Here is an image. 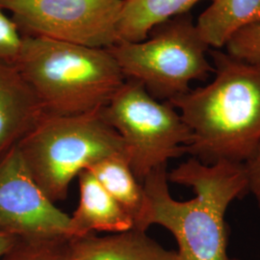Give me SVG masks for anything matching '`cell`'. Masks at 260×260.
Wrapping results in <instances>:
<instances>
[{
  "label": "cell",
  "instance_id": "d6986e66",
  "mask_svg": "<svg viewBox=\"0 0 260 260\" xmlns=\"http://www.w3.org/2000/svg\"><path fill=\"white\" fill-rule=\"evenodd\" d=\"M17 237L0 231V258L9 251L10 248L17 241Z\"/></svg>",
  "mask_w": 260,
  "mask_h": 260
},
{
  "label": "cell",
  "instance_id": "7c38bea8",
  "mask_svg": "<svg viewBox=\"0 0 260 260\" xmlns=\"http://www.w3.org/2000/svg\"><path fill=\"white\" fill-rule=\"evenodd\" d=\"M260 23V0H212L196 22L209 47L219 49L242 28Z\"/></svg>",
  "mask_w": 260,
  "mask_h": 260
},
{
  "label": "cell",
  "instance_id": "7a4b0ae2",
  "mask_svg": "<svg viewBox=\"0 0 260 260\" xmlns=\"http://www.w3.org/2000/svg\"><path fill=\"white\" fill-rule=\"evenodd\" d=\"M210 83L170 101L192 132L186 153L206 165L244 164L260 146V62L209 50Z\"/></svg>",
  "mask_w": 260,
  "mask_h": 260
},
{
  "label": "cell",
  "instance_id": "9c48e42d",
  "mask_svg": "<svg viewBox=\"0 0 260 260\" xmlns=\"http://www.w3.org/2000/svg\"><path fill=\"white\" fill-rule=\"evenodd\" d=\"M44 116L17 66L0 59V155L16 146Z\"/></svg>",
  "mask_w": 260,
  "mask_h": 260
},
{
  "label": "cell",
  "instance_id": "8992f818",
  "mask_svg": "<svg viewBox=\"0 0 260 260\" xmlns=\"http://www.w3.org/2000/svg\"><path fill=\"white\" fill-rule=\"evenodd\" d=\"M102 114L121 136L130 168L142 184L152 171L185 154L192 141L179 112L134 79H125Z\"/></svg>",
  "mask_w": 260,
  "mask_h": 260
},
{
  "label": "cell",
  "instance_id": "30bf717a",
  "mask_svg": "<svg viewBox=\"0 0 260 260\" xmlns=\"http://www.w3.org/2000/svg\"><path fill=\"white\" fill-rule=\"evenodd\" d=\"M79 203L70 216L68 237L96 233H120L134 229V221L89 170L78 176Z\"/></svg>",
  "mask_w": 260,
  "mask_h": 260
},
{
  "label": "cell",
  "instance_id": "8fae6325",
  "mask_svg": "<svg viewBox=\"0 0 260 260\" xmlns=\"http://www.w3.org/2000/svg\"><path fill=\"white\" fill-rule=\"evenodd\" d=\"M70 255L71 260H179L177 251L165 249L147 232L137 229L70 238Z\"/></svg>",
  "mask_w": 260,
  "mask_h": 260
},
{
  "label": "cell",
  "instance_id": "52a82bcc",
  "mask_svg": "<svg viewBox=\"0 0 260 260\" xmlns=\"http://www.w3.org/2000/svg\"><path fill=\"white\" fill-rule=\"evenodd\" d=\"M123 0H0L21 37L45 38L94 48L120 42Z\"/></svg>",
  "mask_w": 260,
  "mask_h": 260
},
{
  "label": "cell",
  "instance_id": "5b68a950",
  "mask_svg": "<svg viewBox=\"0 0 260 260\" xmlns=\"http://www.w3.org/2000/svg\"><path fill=\"white\" fill-rule=\"evenodd\" d=\"M125 79L143 84L160 102H170L205 81L214 73L209 47L201 37L191 13L165 20L141 42H119L107 48Z\"/></svg>",
  "mask_w": 260,
  "mask_h": 260
},
{
  "label": "cell",
  "instance_id": "e0dca14e",
  "mask_svg": "<svg viewBox=\"0 0 260 260\" xmlns=\"http://www.w3.org/2000/svg\"><path fill=\"white\" fill-rule=\"evenodd\" d=\"M22 37L12 19L0 8V59L15 64Z\"/></svg>",
  "mask_w": 260,
  "mask_h": 260
},
{
  "label": "cell",
  "instance_id": "4fadbf2b",
  "mask_svg": "<svg viewBox=\"0 0 260 260\" xmlns=\"http://www.w3.org/2000/svg\"><path fill=\"white\" fill-rule=\"evenodd\" d=\"M201 1L203 0H123L118 26L120 42L146 40L154 26L189 13Z\"/></svg>",
  "mask_w": 260,
  "mask_h": 260
},
{
  "label": "cell",
  "instance_id": "ac0fdd59",
  "mask_svg": "<svg viewBox=\"0 0 260 260\" xmlns=\"http://www.w3.org/2000/svg\"><path fill=\"white\" fill-rule=\"evenodd\" d=\"M244 166L248 177L249 192L255 198L260 208V146Z\"/></svg>",
  "mask_w": 260,
  "mask_h": 260
},
{
  "label": "cell",
  "instance_id": "5bb4252c",
  "mask_svg": "<svg viewBox=\"0 0 260 260\" xmlns=\"http://www.w3.org/2000/svg\"><path fill=\"white\" fill-rule=\"evenodd\" d=\"M89 170L112 198L134 221H139L146 206L144 186L134 176L125 154L104 158Z\"/></svg>",
  "mask_w": 260,
  "mask_h": 260
},
{
  "label": "cell",
  "instance_id": "2e32d148",
  "mask_svg": "<svg viewBox=\"0 0 260 260\" xmlns=\"http://www.w3.org/2000/svg\"><path fill=\"white\" fill-rule=\"evenodd\" d=\"M226 52L248 62H260V23L237 31L225 45Z\"/></svg>",
  "mask_w": 260,
  "mask_h": 260
},
{
  "label": "cell",
  "instance_id": "ba28073f",
  "mask_svg": "<svg viewBox=\"0 0 260 260\" xmlns=\"http://www.w3.org/2000/svg\"><path fill=\"white\" fill-rule=\"evenodd\" d=\"M70 215L38 185L18 144L0 155V231L17 238L68 237ZM69 238V237H68Z\"/></svg>",
  "mask_w": 260,
  "mask_h": 260
},
{
  "label": "cell",
  "instance_id": "3957f363",
  "mask_svg": "<svg viewBox=\"0 0 260 260\" xmlns=\"http://www.w3.org/2000/svg\"><path fill=\"white\" fill-rule=\"evenodd\" d=\"M45 115L74 116L105 107L125 81L107 48L22 37L15 63Z\"/></svg>",
  "mask_w": 260,
  "mask_h": 260
},
{
  "label": "cell",
  "instance_id": "6da1fadb",
  "mask_svg": "<svg viewBox=\"0 0 260 260\" xmlns=\"http://www.w3.org/2000/svg\"><path fill=\"white\" fill-rule=\"evenodd\" d=\"M146 206L134 229L165 228L177 240L179 260H239L228 253V207L249 192L244 164L206 165L194 157L168 173L152 171L143 181Z\"/></svg>",
  "mask_w": 260,
  "mask_h": 260
},
{
  "label": "cell",
  "instance_id": "9a60e30c",
  "mask_svg": "<svg viewBox=\"0 0 260 260\" xmlns=\"http://www.w3.org/2000/svg\"><path fill=\"white\" fill-rule=\"evenodd\" d=\"M0 260H71L70 238H18Z\"/></svg>",
  "mask_w": 260,
  "mask_h": 260
},
{
  "label": "cell",
  "instance_id": "277c9868",
  "mask_svg": "<svg viewBox=\"0 0 260 260\" xmlns=\"http://www.w3.org/2000/svg\"><path fill=\"white\" fill-rule=\"evenodd\" d=\"M18 148L29 173L54 204L65 200L82 171L104 158L125 154L121 136L102 109L74 116L44 114Z\"/></svg>",
  "mask_w": 260,
  "mask_h": 260
}]
</instances>
